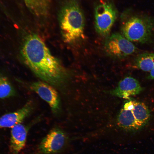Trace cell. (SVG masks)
Returning <instances> with one entry per match:
<instances>
[{
	"label": "cell",
	"mask_w": 154,
	"mask_h": 154,
	"mask_svg": "<svg viewBox=\"0 0 154 154\" xmlns=\"http://www.w3.org/2000/svg\"><path fill=\"white\" fill-rule=\"evenodd\" d=\"M21 52L25 64L43 81L56 87L65 83L67 72L38 36L33 33L27 35Z\"/></svg>",
	"instance_id": "obj_1"
},
{
	"label": "cell",
	"mask_w": 154,
	"mask_h": 154,
	"mask_svg": "<svg viewBox=\"0 0 154 154\" xmlns=\"http://www.w3.org/2000/svg\"><path fill=\"white\" fill-rule=\"evenodd\" d=\"M58 20L65 42L72 43L84 37V17L76 3L71 2L63 7L59 13Z\"/></svg>",
	"instance_id": "obj_2"
},
{
	"label": "cell",
	"mask_w": 154,
	"mask_h": 154,
	"mask_svg": "<svg viewBox=\"0 0 154 154\" xmlns=\"http://www.w3.org/2000/svg\"><path fill=\"white\" fill-rule=\"evenodd\" d=\"M121 29L123 36L131 42L147 43L154 34V17L145 14H132L123 22Z\"/></svg>",
	"instance_id": "obj_3"
},
{
	"label": "cell",
	"mask_w": 154,
	"mask_h": 154,
	"mask_svg": "<svg viewBox=\"0 0 154 154\" xmlns=\"http://www.w3.org/2000/svg\"><path fill=\"white\" fill-rule=\"evenodd\" d=\"M95 28L97 32L104 36L108 35L117 17L113 5L108 2H102L95 8Z\"/></svg>",
	"instance_id": "obj_4"
},
{
	"label": "cell",
	"mask_w": 154,
	"mask_h": 154,
	"mask_svg": "<svg viewBox=\"0 0 154 154\" xmlns=\"http://www.w3.org/2000/svg\"><path fill=\"white\" fill-rule=\"evenodd\" d=\"M104 48L108 55L117 58H124L137 49L130 41L118 33H113L106 38Z\"/></svg>",
	"instance_id": "obj_5"
},
{
	"label": "cell",
	"mask_w": 154,
	"mask_h": 154,
	"mask_svg": "<svg viewBox=\"0 0 154 154\" xmlns=\"http://www.w3.org/2000/svg\"><path fill=\"white\" fill-rule=\"evenodd\" d=\"M66 136L63 131L58 128L51 129L42 139L38 147L40 152L42 154L57 153L64 147Z\"/></svg>",
	"instance_id": "obj_6"
},
{
	"label": "cell",
	"mask_w": 154,
	"mask_h": 154,
	"mask_svg": "<svg viewBox=\"0 0 154 154\" xmlns=\"http://www.w3.org/2000/svg\"><path fill=\"white\" fill-rule=\"evenodd\" d=\"M30 88L47 102L54 113H58L60 110V98L52 85L43 81H37L31 83Z\"/></svg>",
	"instance_id": "obj_7"
},
{
	"label": "cell",
	"mask_w": 154,
	"mask_h": 154,
	"mask_svg": "<svg viewBox=\"0 0 154 154\" xmlns=\"http://www.w3.org/2000/svg\"><path fill=\"white\" fill-rule=\"evenodd\" d=\"M142 90V87L136 79L128 76L121 80L117 87L111 91L110 93L113 95L128 99L131 96L139 94Z\"/></svg>",
	"instance_id": "obj_8"
},
{
	"label": "cell",
	"mask_w": 154,
	"mask_h": 154,
	"mask_svg": "<svg viewBox=\"0 0 154 154\" xmlns=\"http://www.w3.org/2000/svg\"><path fill=\"white\" fill-rule=\"evenodd\" d=\"M33 108V104L31 102L29 101L19 110L2 116L0 118V128H12L21 123L30 114Z\"/></svg>",
	"instance_id": "obj_9"
},
{
	"label": "cell",
	"mask_w": 154,
	"mask_h": 154,
	"mask_svg": "<svg viewBox=\"0 0 154 154\" xmlns=\"http://www.w3.org/2000/svg\"><path fill=\"white\" fill-rule=\"evenodd\" d=\"M28 129L21 123L12 128L9 147L11 154H18L25 147Z\"/></svg>",
	"instance_id": "obj_10"
},
{
	"label": "cell",
	"mask_w": 154,
	"mask_h": 154,
	"mask_svg": "<svg viewBox=\"0 0 154 154\" xmlns=\"http://www.w3.org/2000/svg\"><path fill=\"white\" fill-rule=\"evenodd\" d=\"M117 123L121 128L127 130H135L141 128L138 124L131 110L122 109L117 117Z\"/></svg>",
	"instance_id": "obj_11"
},
{
	"label": "cell",
	"mask_w": 154,
	"mask_h": 154,
	"mask_svg": "<svg viewBox=\"0 0 154 154\" xmlns=\"http://www.w3.org/2000/svg\"><path fill=\"white\" fill-rule=\"evenodd\" d=\"M133 101L134 106L131 110L141 128L148 121L150 117L149 110L143 103Z\"/></svg>",
	"instance_id": "obj_12"
},
{
	"label": "cell",
	"mask_w": 154,
	"mask_h": 154,
	"mask_svg": "<svg viewBox=\"0 0 154 154\" xmlns=\"http://www.w3.org/2000/svg\"><path fill=\"white\" fill-rule=\"evenodd\" d=\"M135 65L146 72H150L154 68V52L144 53L139 55L134 61Z\"/></svg>",
	"instance_id": "obj_13"
},
{
	"label": "cell",
	"mask_w": 154,
	"mask_h": 154,
	"mask_svg": "<svg viewBox=\"0 0 154 154\" xmlns=\"http://www.w3.org/2000/svg\"><path fill=\"white\" fill-rule=\"evenodd\" d=\"M15 91L8 79L0 74V98H4L15 95Z\"/></svg>",
	"instance_id": "obj_14"
},
{
	"label": "cell",
	"mask_w": 154,
	"mask_h": 154,
	"mask_svg": "<svg viewBox=\"0 0 154 154\" xmlns=\"http://www.w3.org/2000/svg\"><path fill=\"white\" fill-rule=\"evenodd\" d=\"M149 78L151 79H154V68L150 72Z\"/></svg>",
	"instance_id": "obj_15"
}]
</instances>
